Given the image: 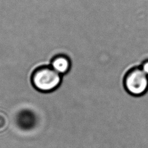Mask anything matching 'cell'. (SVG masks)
I'll list each match as a JSON object with an SVG mask.
<instances>
[{"instance_id": "cell-1", "label": "cell", "mask_w": 148, "mask_h": 148, "mask_svg": "<svg viewBox=\"0 0 148 148\" xmlns=\"http://www.w3.org/2000/svg\"><path fill=\"white\" fill-rule=\"evenodd\" d=\"M123 86L129 95L141 97L148 91V76L140 67H134L129 69L125 75Z\"/></svg>"}, {"instance_id": "cell-2", "label": "cell", "mask_w": 148, "mask_h": 148, "mask_svg": "<svg viewBox=\"0 0 148 148\" xmlns=\"http://www.w3.org/2000/svg\"><path fill=\"white\" fill-rule=\"evenodd\" d=\"M62 81L61 75L52 67H41L34 73L32 82L37 90L42 92H50L60 86Z\"/></svg>"}, {"instance_id": "cell-3", "label": "cell", "mask_w": 148, "mask_h": 148, "mask_svg": "<svg viewBox=\"0 0 148 148\" xmlns=\"http://www.w3.org/2000/svg\"><path fill=\"white\" fill-rule=\"evenodd\" d=\"M70 67L69 60L65 56H60L53 59L51 67L60 75H63L69 71Z\"/></svg>"}, {"instance_id": "cell-4", "label": "cell", "mask_w": 148, "mask_h": 148, "mask_svg": "<svg viewBox=\"0 0 148 148\" xmlns=\"http://www.w3.org/2000/svg\"><path fill=\"white\" fill-rule=\"evenodd\" d=\"M140 67L141 68L143 72H144L147 76H148V59L144 60V62H142V65H140Z\"/></svg>"}]
</instances>
